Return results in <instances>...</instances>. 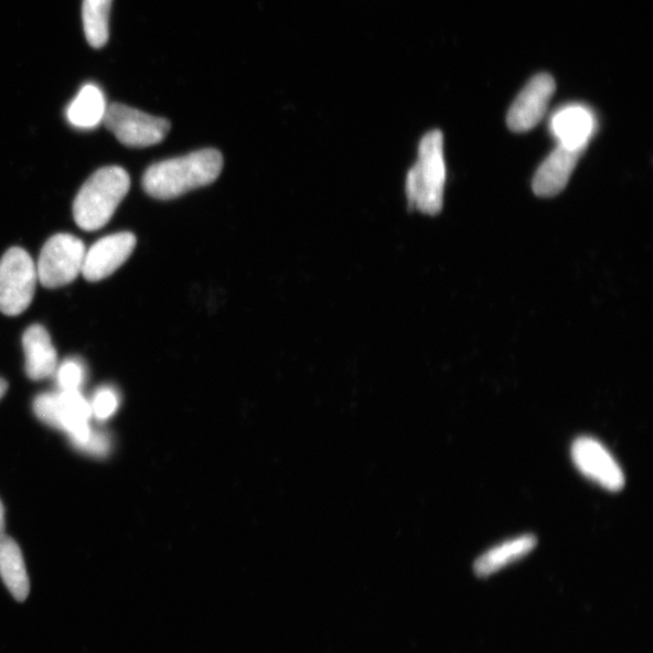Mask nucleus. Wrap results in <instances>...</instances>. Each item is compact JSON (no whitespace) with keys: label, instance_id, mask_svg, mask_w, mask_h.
Here are the masks:
<instances>
[{"label":"nucleus","instance_id":"1","mask_svg":"<svg viewBox=\"0 0 653 653\" xmlns=\"http://www.w3.org/2000/svg\"><path fill=\"white\" fill-rule=\"evenodd\" d=\"M223 165L222 153L212 148L160 161L144 172L143 190L149 196L158 200L178 199L216 182Z\"/></svg>","mask_w":653,"mask_h":653},{"label":"nucleus","instance_id":"2","mask_svg":"<svg viewBox=\"0 0 653 653\" xmlns=\"http://www.w3.org/2000/svg\"><path fill=\"white\" fill-rule=\"evenodd\" d=\"M131 186L130 175L119 167H106L87 180L73 204V216L85 232L106 227Z\"/></svg>","mask_w":653,"mask_h":653},{"label":"nucleus","instance_id":"3","mask_svg":"<svg viewBox=\"0 0 653 653\" xmlns=\"http://www.w3.org/2000/svg\"><path fill=\"white\" fill-rule=\"evenodd\" d=\"M446 162L443 133H426L419 146L416 165L407 175L406 193L410 210L436 216L443 207Z\"/></svg>","mask_w":653,"mask_h":653},{"label":"nucleus","instance_id":"4","mask_svg":"<svg viewBox=\"0 0 653 653\" xmlns=\"http://www.w3.org/2000/svg\"><path fill=\"white\" fill-rule=\"evenodd\" d=\"M33 409L38 419L65 431L73 446L85 441L92 431L90 402L81 392L42 394L35 398Z\"/></svg>","mask_w":653,"mask_h":653},{"label":"nucleus","instance_id":"5","mask_svg":"<svg viewBox=\"0 0 653 653\" xmlns=\"http://www.w3.org/2000/svg\"><path fill=\"white\" fill-rule=\"evenodd\" d=\"M36 282L35 263L28 250H7L0 259V311L7 317L21 315L32 304Z\"/></svg>","mask_w":653,"mask_h":653},{"label":"nucleus","instance_id":"6","mask_svg":"<svg viewBox=\"0 0 653 653\" xmlns=\"http://www.w3.org/2000/svg\"><path fill=\"white\" fill-rule=\"evenodd\" d=\"M85 254V244L77 236L50 237L35 264L38 281L49 290L72 283L82 274Z\"/></svg>","mask_w":653,"mask_h":653},{"label":"nucleus","instance_id":"7","mask_svg":"<svg viewBox=\"0 0 653 653\" xmlns=\"http://www.w3.org/2000/svg\"><path fill=\"white\" fill-rule=\"evenodd\" d=\"M104 124L120 143L130 148L159 144L171 130L168 119L150 116L121 104H111L107 107Z\"/></svg>","mask_w":653,"mask_h":653},{"label":"nucleus","instance_id":"8","mask_svg":"<svg viewBox=\"0 0 653 653\" xmlns=\"http://www.w3.org/2000/svg\"><path fill=\"white\" fill-rule=\"evenodd\" d=\"M571 459L577 471L608 492L617 493L625 485L620 462L599 439L577 437L571 446Z\"/></svg>","mask_w":653,"mask_h":653},{"label":"nucleus","instance_id":"9","mask_svg":"<svg viewBox=\"0 0 653 653\" xmlns=\"http://www.w3.org/2000/svg\"><path fill=\"white\" fill-rule=\"evenodd\" d=\"M556 93V82L552 75L539 73L525 85L514 100L507 116L509 128L513 132H526L537 127L546 115L549 100Z\"/></svg>","mask_w":653,"mask_h":653},{"label":"nucleus","instance_id":"10","mask_svg":"<svg viewBox=\"0 0 653 653\" xmlns=\"http://www.w3.org/2000/svg\"><path fill=\"white\" fill-rule=\"evenodd\" d=\"M137 245L132 233H116L99 238L86 250L82 274L89 282L103 281L127 261Z\"/></svg>","mask_w":653,"mask_h":653},{"label":"nucleus","instance_id":"11","mask_svg":"<svg viewBox=\"0 0 653 653\" xmlns=\"http://www.w3.org/2000/svg\"><path fill=\"white\" fill-rule=\"evenodd\" d=\"M549 128L558 144L586 150L596 133L597 119L593 111L581 105H568L552 116Z\"/></svg>","mask_w":653,"mask_h":653},{"label":"nucleus","instance_id":"12","mask_svg":"<svg viewBox=\"0 0 653 653\" xmlns=\"http://www.w3.org/2000/svg\"><path fill=\"white\" fill-rule=\"evenodd\" d=\"M584 149H571L558 144L538 168L533 180V191L537 196L552 197L560 194L568 185Z\"/></svg>","mask_w":653,"mask_h":653},{"label":"nucleus","instance_id":"13","mask_svg":"<svg viewBox=\"0 0 653 653\" xmlns=\"http://www.w3.org/2000/svg\"><path fill=\"white\" fill-rule=\"evenodd\" d=\"M22 344L26 355V372L32 381H43L55 374L58 366L56 349L42 324L29 326Z\"/></svg>","mask_w":653,"mask_h":653},{"label":"nucleus","instance_id":"14","mask_svg":"<svg viewBox=\"0 0 653 653\" xmlns=\"http://www.w3.org/2000/svg\"><path fill=\"white\" fill-rule=\"evenodd\" d=\"M537 537L534 534H523L507 539L490 548L473 564L474 574L488 577L516 563L535 549Z\"/></svg>","mask_w":653,"mask_h":653},{"label":"nucleus","instance_id":"15","mask_svg":"<svg viewBox=\"0 0 653 653\" xmlns=\"http://www.w3.org/2000/svg\"><path fill=\"white\" fill-rule=\"evenodd\" d=\"M0 576L12 597L24 601L30 595V579L19 545L11 537L0 535Z\"/></svg>","mask_w":653,"mask_h":653},{"label":"nucleus","instance_id":"16","mask_svg":"<svg viewBox=\"0 0 653 653\" xmlns=\"http://www.w3.org/2000/svg\"><path fill=\"white\" fill-rule=\"evenodd\" d=\"M107 107L103 90L94 84H87L72 100L67 109V119L74 128L92 130L104 122Z\"/></svg>","mask_w":653,"mask_h":653},{"label":"nucleus","instance_id":"17","mask_svg":"<svg viewBox=\"0 0 653 653\" xmlns=\"http://www.w3.org/2000/svg\"><path fill=\"white\" fill-rule=\"evenodd\" d=\"M113 0H83V24L87 43L104 47L109 40V17Z\"/></svg>","mask_w":653,"mask_h":653},{"label":"nucleus","instance_id":"18","mask_svg":"<svg viewBox=\"0 0 653 653\" xmlns=\"http://www.w3.org/2000/svg\"><path fill=\"white\" fill-rule=\"evenodd\" d=\"M55 374L62 392H81L85 381V366L82 360L67 358L57 366Z\"/></svg>","mask_w":653,"mask_h":653},{"label":"nucleus","instance_id":"19","mask_svg":"<svg viewBox=\"0 0 653 653\" xmlns=\"http://www.w3.org/2000/svg\"><path fill=\"white\" fill-rule=\"evenodd\" d=\"M119 404V394L115 387H99L90 402L93 417L99 421H105L115 416Z\"/></svg>","mask_w":653,"mask_h":653},{"label":"nucleus","instance_id":"20","mask_svg":"<svg viewBox=\"0 0 653 653\" xmlns=\"http://www.w3.org/2000/svg\"><path fill=\"white\" fill-rule=\"evenodd\" d=\"M74 448H77L84 454L103 459L109 456L111 442L106 432L95 430L92 427V431L89 436L86 437L85 441L75 445Z\"/></svg>","mask_w":653,"mask_h":653},{"label":"nucleus","instance_id":"21","mask_svg":"<svg viewBox=\"0 0 653 653\" xmlns=\"http://www.w3.org/2000/svg\"><path fill=\"white\" fill-rule=\"evenodd\" d=\"M4 513L6 512H4L2 501H0V535H2L4 532V525H6Z\"/></svg>","mask_w":653,"mask_h":653},{"label":"nucleus","instance_id":"22","mask_svg":"<svg viewBox=\"0 0 653 653\" xmlns=\"http://www.w3.org/2000/svg\"><path fill=\"white\" fill-rule=\"evenodd\" d=\"M8 390V384L4 379L0 378V398L4 396Z\"/></svg>","mask_w":653,"mask_h":653}]
</instances>
